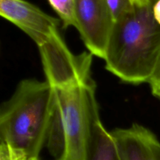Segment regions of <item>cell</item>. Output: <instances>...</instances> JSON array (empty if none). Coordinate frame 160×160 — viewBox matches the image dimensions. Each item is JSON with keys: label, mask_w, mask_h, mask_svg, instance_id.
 <instances>
[{"label": "cell", "mask_w": 160, "mask_h": 160, "mask_svg": "<svg viewBox=\"0 0 160 160\" xmlns=\"http://www.w3.org/2000/svg\"><path fill=\"white\" fill-rule=\"evenodd\" d=\"M56 108L47 81L24 79L0 110V140L19 160H39L48 142Z\"/></svg>", "instance_id": "cell-1"}, {"label": "cell", "mask_w": 160, "mask_h": 160, "mask_svg": "<svg viewBox=\"0 0 160 160\" xmlns=\"http://www.w3.org/2000/svg\"><path fill=\"white\" fill-rule=\"evenodd\" d=\"M0 15L35 42L45 81L54 88L91 76L93 55L72 52L59 31V19L26 0H0Z\"/></svg>", "instance_id": "cell-2"}, {"label": "cell", "mask_w": 160, "mask_h": 160, "mask_svg": "<svg viewBox=\"0 0 160 160\" xmlns=\"http://www.w3.org/2000/svg\"><path fill=\"white\" fill-rule=\"evenodd\" d=\"M153 5H134L115 21L106 50V69L122 81L148 83L160 54V24Z\"/></svg>", "instance_id": "cell-3"}, {"label": "cell", "mask_w": 160, "mask_h": 160, "mask_svg": "<svg viewBox=\"0 0 160 160\" xmlns=\"http://www.w3.org/2000/svg\"><path fill=\"white\" fill-rule=\"evenodd\" d=\"M63 134V152L56 160H86L96 122L100 119L95 85L91 76L55 88Z\"/></svg>", "instance_id": "cell-4"}, {"label": "cell", "mask_w": 160, "mask_h": 160, "mask_svg": "<svg viewBox=\"0 0 160 160\" xmlns=\"http://www.w3.org/2000/svg\"><path fill=\"white\" fill-rule=\"evenodd\" d=\"M76 29L89 52L104 59L115 21L106 0H75Z\"/></svg>", "instance_id": "cell-5"}, {"label": "cell", "mask_w": 160, "mask_h": 160, "mask_svg": "<svg viewBox=\"0 0 160 160\" xmlns=\"http://www.w3.org/2000/svg\"><path fill=\"white\" fill-rule=\"evenodd\" d=\"M111 132L122 160H160V142L148 128L134 123Z\"/></svg>", "instance_id": "cell-6"}, {"label": "cell", "mask_w": 160, "mask_h": 160, "mask_svg": "<svg viewBox=\"0 0 160 160\" xmlns=\"http://www.w3.org/2000/svg\"><path fill=\"white\" fill-rule=\"evenodd\" d=\"M86 160H122L112 132L106 129L101 119L95 123Z\"/></svg>", "instance_id": "cell-7"}, {"label": "cell", "mask_w": 160, "mask_h": 160, "mask_svg": "<svg viewBox=\"0 0 160 160\" xmlns=\"http://www.w3.org/2000/svg\"><path fill=\"white\" fill-rule=\"evenodd\" d=\"M50 6L58 14L64 28H77L76 2L75 0H48Z\"/></svg>", "instance_id": "cell-8"}, {"label": "cell", "mask_w": 160, "mask_h": 160, "mask_svg": "<svg viewBox=\"0 0 160 160\" xmlns=\"http://www.w3.org/2000/svg\"><path fill=\"white\" fill-rule=\"evenodd\" d=\"M114 21L129 12L134 7L133 0H106Z\"/></svg>", "instance_id": "cell-9"}, {"label": "cell", "mask_w": 160, "mask_h": 160, "mask_svg": "<svg viewBox=\"0 0 160 160\" xmlns=\"http://www.w3.org/2000/svg\"><path fill=\"white\" fill-rule=\"evenodd\" d=\"M152 94L160 100V54L148 81Z\"/></svg>", "instance_id": "cell-10"}, {"label": "cell", "mask_w": 160, "mask_h": 160, "mask_svg": "<svg viewBox=\"0 0 160 160\" xmlns=\"http://www.w3.org/2000/svg\"><path fill=\"white\" fill-rule=\"evenodd\" d=\"M0 160H19L12 153L9 146L5 142H1L0 145Z\"/></svg>", "instance_id": "cell-11"}, {"label": "cell", "mask_w": 160, "mask_h": 160, "mask_svg": "<svg viewBox=\"0 0 160 160\" xmlns=\"http://www.w3.org/2000/svg\"><path fill=\"white\" fill-rule=\"evenodd\" d=\"M152 12L155 19L157 23L160 24V0H157L152 6Z\"/></svg>", "instance_id": "cell-12"}, {"label": "cell", "mask_w": 160, "mask_h": 160, "mask_svg": "<svg viewBox=\"0 0 160 160\" xmlns=\"http://www.w3.org/2000/svg\"><path fill=\"white\" fill-rule=\"evenodd\" d=\"M133 2L136 5H148L152 3V0H133Z\"/></svg>", "instance_id": "cell-13"}, {"label": "cell", "mask_w": 160, "mask_h": 160, "mask_svg": "<svg viewBox=\"0 0 160 160\" xmlns=\"http://www.w3.org/2000/svg\"><path fill=\"white\" fill-rule=\"evenodd\" d=\"M153 1H154V2H156V1H157V0H153Z\"/></svg>", "instance_id": "cell-14"}]
</instances>
